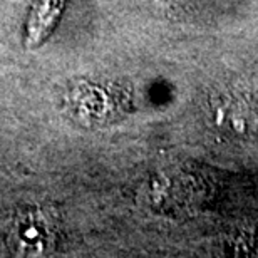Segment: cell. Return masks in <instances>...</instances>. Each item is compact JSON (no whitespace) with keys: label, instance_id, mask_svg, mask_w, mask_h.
<instances>
[{"label":"cell","instance_id":"1","mask_svg":"<svg viewBox=\"0 0 258 258\" xmlns=\"http://www.w3.org/2000/svg\"><path fill=\"white\" fill-rule=\"evenodd\" d=\"M9 245L15 255L39 256L54 248V228L40 210H29L14 221Z\"/></svg>","mask_w":258,"mask_h":258},{"label":"cell","instance_id":"2","mask_svg":"<svg viewBox=\"0 0 258 258\" xmlns=\"http://www.w3.org/2000/svg\"><path fill=\"white\" fill-rule=\"evenodd\" d=\"M213 116L218 127L238 138L258 134V117L245 102L235 97H218L213 104Z\"/></svg>","mask_w":258,"mask_h":258},{"label":"cell","instance_id":"3","mask_svg":"<svg viewBox=\"0 0 258 258\" xmlns=\"http://www.w3.org/2000/svg\"><path fill=\"white\" fill-rule=\"evenodd\" d=\"M64 0H37L25 25V47H37L49 37L62 14Z\"/></svg>","mask_w":258,"mask_h":258}]
</instances>
